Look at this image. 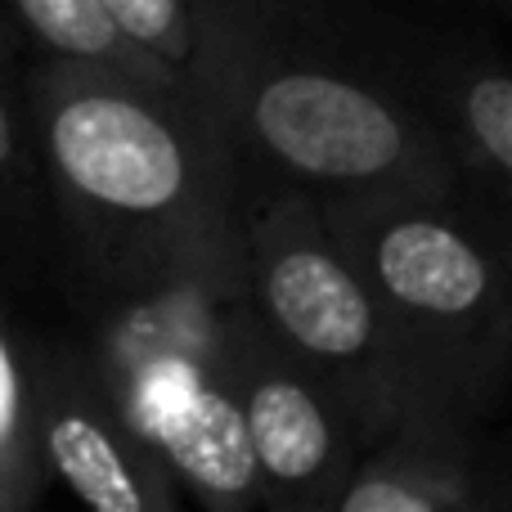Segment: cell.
Wrapping results in <instances>:
<instances>
[{
  "label": "cell",
  "instance_id": "obj_6",
  "mask_svg": "<svg viewBox=\"0 0 512 512\" xmlns=\"http://www.w3.org/2000/svg\"><path fill=\"white\" fill-rule=\"evenodd\" d=\"M234 382L261 472V504L333 512L369 436L342 396L270 333L252 292L234 310Z\"/></svg>",
  "mask_w": 512,
  "mask_h": 512
},
{
  "label": "cell",
  "instance_id": "obj_7",
  "mask_svg": "<svg viewBox=\"0 0 512 512\" xmlns=\"http://www.w3.org/2000/svg\"><path fill=\"white\" fill-rule=\"evenodd\" d=\"M36 432L50 477L95 512H171L176 472L113 400L90 346L32 351Z\"/></svg>",
  "mask_w": 512,
  "mask_h": 512
},
{
  "label": "cell",
  "instance_id": "obj_1",
  "mask_svg": "<svg viewBox=\"0 0 512 512\" xmlns=\"http://www.w3.org/2000/svg\"><path fill=\"white\" fill-rule=\"evenodd\" d=\"M27 90L45 189L108 297L248 288L239 144L185 86L45 54Z\"/></svg>",
  "mask_w": 512,
  "mask_h": 512
},
{
  "label": "cell",
  "instance_id": "obj_14",
  "mask_svg": "<svg viewBox=\"0 0 512 512\" xmlns=\"http://www.w3.org/2000/svg\"><path fill=\"white\" fill-rule=\"evenodd\" d=\"M508 265H512V234H508Z\"/></svg>",
  "mask_w": 512,
  "mask_h": 512
},
{
  "label": "cell",
  "instance_id": "obj_2",
  "mask_svg": "<svg viewBox=\"0 0 512 512\" xmlns=\"http://www.w3.org/2000/svg\"><path fill=\"white\" fill-rule=\"evenodd\" d=\"M198 99L239 153L315 198L454 194V153L373 81L288 54L239 0H203Z\"/></svg>",
  "mask_w": 512,
  "mask_h": 512
},
{
  "label": "cell",
  "instance_id": "obj_3",
  "mask_svg": "<svg viewBox=\"0 0 512 512\" xmlns=\"http://www.w3.org/2000/svg\"><path fill=\"white\" fill-rule=\"evenodd\" d=\"M450 198L342 194L319 203L387 306L427 400L481 423L512 373V265Z\"/></svg>",
  "mask_w": 512,
  "mask_h": 512
},
{
  "label": "cell",
  "instance_id": "obj_4",
  "mask_svg": "<svg viewBox=\"0 0 512 512\" xmlns=\"http://www.w3.org/2000/svg\"><path fill=\"white\" fill-rule=\"evenodd\" d=\"M248 288L167 283L108 297L90 355L131 427L212 512L261 508V472L234 382V310Z\"/></svg>",
  "mask_w": 512,
  "mask_h": 512
},
{
  "label": "cell",
  "instance_id": "obj_5",
  "mask_svg": "<svg viewBox=\"0 0 512 512\" xmlns=\"http://www.w3.org/2000/svg\"><path fill=\"white\" fill-rule=\"evenodd\" d=\"M248 292L270 333L342 396L369 445L409 418L441 414L310 189L283 185L248 212Z\"/></svg>",
  "mask_w": 512,
  "mask_h": 512
},
{
  "label": "cell",
  "instance_id": "obj_9",
  "mask_svg": "<svg viewBox=\"0 0 512 512\" xmlns=\"http://www.w3.org/2000/svg\"><path fill=\"white\" fill-rule=\"evenodd\" d=\"M5 5L14 9L27 41H36L45 54L113 63V68L140 72V77H149V81H176V86H185L167 63H158L153 54H144L140 45L126 41L122 27L108 18V9L99 5V0H5ZM189 95H194V90H189Z\"/></svg>",
  "mask_w": 512,
  "mask_h": 512
},
{
  "label": "cell",
  "instance_id": "obj_8",
  "mask_svg": "<svg viewBox=\"0 0 512 512\" xmlns=\"http://www.w3.org/2000/svg\"><path fill=\"white\" fill-rule=\"evenodd\" d=\"M333 512H512V481L490 468L472 418L427 414L360 454Z\"/></svg>",
  "mask_w": 512,
  "mask_h": 512
},
{
  "label": "cell",
  "instance_id": "obj_11",
  "mask_svg": "<svg viewBox=\"0 0 512 512\" xmlns=\"http://www.w3.org/2000/svg\"><path fill=\"white\" fill-rule=\"evenodd\" d=\"M18 36L23 27L14 9L0 0V221L9 225L32 212L36 189L45 185L32 126V90L18 72Z\"/></svg>",
  "mask_w": 512,
  "mask_h": 512
},
{
  "label": "cell",
  "instance_id": "obj_10",
  "mask_svg": "<svg viewBox=\"0 0 512 512\" xmlns=\"http://www.w3.org/2000/svg\"><path fill=\"white\" fill-rule=\"evenodd\" d=\"M50 463L36 432L32 351H23L0 310V512H23L50 486Z\"/></svg>",
  "mask_w": 512,
  "mask_h": 512
},
{
  "label": "cell",
  "instance_id": "obj_13",
  "mask_svg": "<svg viewBox=\"0 0 512 512\" xmlns=\"http://www.w3.org/2000/svg\"><path fill=\"white\" fill-rule=\"evenodd\" d=\"M454 131L472 162L512 185V77L468 72L454 86Z\"/></svg>",
  "mask_w": 512,
  "mask_h": 512
},
{
  "label": "cell",
  "instance_id": "obj_12",
  "mask_svg": "<svg viewBox=\"0 0 512 512\" xmlns=\"http://www.w3.org/2000/svg\"><path fill=\"white\" fill-rule=\"evenodd\" d=\"M122 36L167 63L198 99V68H203V0H99ZM203 104V99H198Z\"/></svg>",
  "mask_w": 512,
  "mask_h": 512
}]
</instances>
